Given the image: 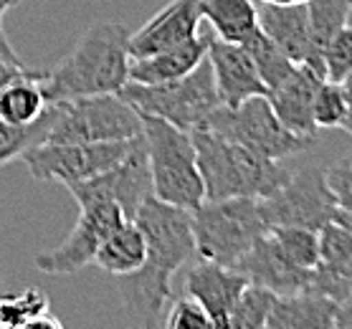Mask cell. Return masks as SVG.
Here are the masks:
<instances>
[{"instance_id":"2e32d148","label":"cell","mask_w":352,"mask_h":329,"mask_svg":"<svg viewBox=\"0 0 352 329\" xmlns=\"http://www.w3.org/2000/svg\"><path fill=\"white\" fill-rule=\"evenodd\" d=\"M258 25L269 38L287 54L294 64L312 66L324 76V66L312 49V31H309V10L307 3L299 5H258Z\"/></svg>"},{"instance_id":"ffe728a7","label":"cell","mask_w":352,"mask_h":329,"mask_svg":"<svg viewBox=\"0 0 352 329\" xmlns=\"http://www.w3.org/2000/svg\"><path fill=\"white\" fill-rule=\"evenodd\" d=\"M337 302L314 291L276 297L266 329H335Z\"/></svg>"},{"instance_id":"d6986e66","label":"cell","mask_w":352,"mask_h":329,"mask_svg":"<svg viewBox=\"0 0 352 329\" xmlns=\"http://www.w3.org/2000/svg\"><path fill=\"white\" fill-rule=\"evenodd\" d=\"M206 56H208V33L195 36L183 46L153 54V56L129 58V81H137V84L175 81L185 73H190Z\"/></svg>"},{"instance_id":"7402d4cb","label":"cell","mask_w":352,"mask_h":329,"mask_svg":"<svg viewBox=\"0 0 352 329\" xmlns=\"http://www.w3.org/2000/svg\"><path fill=\"white\" fill-rule=\"evenodd\" d=\"M200 13L210 23V33L228 43L246 46L261 31L254 0H200Z\"/></svg>"},{"instance_id":"ba28073f","label":"cell","mask_w":352,"mask_h":329,"mask_svg":"<svg viewBox=\"0 0 352 329\" xmlns=\"http://www.w3.org/2000/svg\"><path fill=\"white\" fill-rule=\"evenodd\" d=\"M203 129H210L236 145L276 162L305 152L314 145L312 137H302L284 127L266 97H251L239 106L221 104L210 112Z\"/></svg>"},{"instance_id":"d590c367","label":"cell","mask_w":352,"mask_h":329,"mask_svg":"<svg viewBox=\"0 0 352 329\" xmlns=\"http://www.w3.org/2000/svg\"><path fill=\"white\" fill-rule=\"evenodd\" d=\"M25 73H31V69H25L21 61H8V58H0V89H6L8 84H13L16 79H23Z\"/></svg>"},{"instance_id":"ee69618b","label":"cell","mask_w":352,"mask_h":329,"mask_svg":"<svg viewBox=\"0 0 352 329\" xmlns=\"http://www.w3.org/2000/svg\"><path fill=\"white\" fill-rule=\"evenodd\" d=\"M344 132H347V135H352V120H347V122H344Z\"/></svg>"},{"instance_id":"74e56055","label":"cell","mask_w":352,"mask_h":329,"mask_svg":"<svg viewBox=\"0 0 352 329\" xmlns=\"http://www.w3.org/2000/svg\"><path fill=\"white\" fill-rule=\"evenodd\" d=\"M21 329H64V324L54 317V314H41V317H36V319H31L25 327H21Z\"/></svg>"},{"instance_id":"f35d334b","label":"cell","mask_w":352,"mask_h":329,"mask_svg":"<svg viewBox=\"0 0 352 329\" xmlns=\"http://www.w3.org/2000/svg\"><path fill=\"white\" fill-rule=\"evenodd\" d=\"M0 58H8V61H21L18 54L13 51L10 41L6 38V31H3V23H0Z\"/></svg>"},{"instance_id":"4fadbf2b","label":"cell","mask_w":352,"mask_h":329,"mask_svg":"<svg viewBox=\"0 0 352 329\" xmlns=\"http://www.w3.org/2000/svg\"><path fill=\"white\" fill-rule=\"evenodd\" d=\"M208 64L213 69L218 99L223 106H239L251 97H266V84L246 46L228 43L208 33Z\"/></svg>"},{"instance_id":"5b68a950","label":"cell","mask_w":352,"mask_h":329,"mask_svg":"<svg viewBox=\"0 0 352 329\" xmlns=\"http://www.w3.org/2000/svg\"><path fill=\"white\" fill-rule=\"evenodd\" d=\"M142 135V114L120 94H94L48 104V129L43 142L91 145L120 142Z\"/></svg>"},{"instance_id":"44dd1931","label":"cell","mask_w":352,"mask_h":329,"mask_svg":"<svg viewBox=\"0 0 352 329\" xmlns=\"http://www.w3.org/2000/svg\"><path fill=\"white\" fill-rule=\"evenodd\" d=\"M147 258V241H144L142 228L137 225V220L127 218L120 228H114L104 238V243L96 251L94 264L102 271L112 273L114 279L129 276V273L140 271Z\"/></svg>"},{"instance_id":"4dcf8cb0","label":"cell","mask_w":352,"mask_h":329,"mask_svg":"<svg viewBox=\"0 0 352 329\" xmlns=\"http://www.w3.org/2000/svg\"><path fill=\"white\" fill-rule=\"evenodd\" d=\"M307 291L329 297L332 302H344L352 297V258L342 264H320L314 269L312 284Z\"/></svg>"},{"instance_id":"f6af8a7d","label":"cell","mask_w":352,"mask_h":329,"mask_svg":"<svg viewBox=\"0 0 352 329\" xmlns=\"http://www.w3.org/2000/svg\"><path fill=\"white\" fill-rule=\"evenodd\" d=\"M347 3H350V5H352V0H347Z\"/></svg>"},{"instance_id":"f546056e","label":"cell","mask_w":352,"mask_h":329,"mask_svg":"<svg viewBox=\"0 0 352 329\" xmlns=\"http://www.w3.org/2000/svg\"><path fill=\"white\" fill-rule=\"evenodd\" d=\"M314 124L317 129H337L344 127V122L350 120V109H347V99H344V91L337 81L324 79L317 87V94H314Z\"/></svg>"},{"instance_id":"7c38bea8","label":"cell","mask_w":352,"mask_h":329,"mask_svg":"<svg viewBox=\"0 0 352 329\" xmlns=\"http://www.w3.org/2000/svg\"><path fill=\"white\" fill-rule=\"evenodd\" d=\"M66 190L79 203V208L94 205V203H117L124 210V216L135 220L140 205L153 195V177H150L144 137L137 139L135 150L114 168L104 170L102 175L81 180V183L66 185Z\"/></svg>"},{"instance_id":"83f0119b","label":"cell","mask_w":352,"mask_h":329,"mask_svg":"<svg viewBox=\"0 0 352 329\" xmlns=\"http://www.w3.org/2000/svg\"><path fill=\"white\" fill-rule=\"evenodd\" d=\"M269 236L296 266L307 271H314L320 266V233L294 225H274L269 228Z\"/></svg>"},{"instance_id":"8992f818","label":"cell","mask_w":352,"mask_h":329,"mask_svg":"<svg viewBox=\"0 0 352 329\" xmlns=\"http://www.w3.org/2000/svg\"><path fill=\"white\" fill-rule=\"evenodd\" d=\"M192 218V238L198 258H208L216 264H239L254 243L269 231L258 198H223V201H203Z\"/></svg>"},{"instance_id":"9a60e30c","label":"cell","mask_w":352,"mask_h":329,"mask_svg":"<svg viewBox=\"0 0 352 329\" xmlns=\"http://www.w3.org/2000/svg\"><path fill=\"white\" fill-rule=\"evenodd\" d=\"M236 269H239L251 284H256L261 289H269L272 294H276V297L307 291L314 276V271H307L302 266H296L294 261L276 246V241L269 236V231L243 253V258L236 264Z\"/></svg>"},{"instance_id":"3957f363","label":"cell","mask_w":352,"mask_h":329,"mask_svg":"<svg viewBox=\"0 0 352 329\" xmlns=\"http://www.w3.org/2000/svg\"><path fill=\"white\" fill-rule=\"evenodd\" d=\"M190 137L198 155L206 201H223V198L261 201L276 193L292 175V170L281 168V162L251 152L210 129H192Z\"/></svg>"},{"instance_id":"6da1fadb","label":"cell","mask_w":352,"mask_h":329,"mask_svg":"<svg viewBox=\"0 0 352 329\" xmlns=\"http://www.w3.org/2000/svg\"><path fill=\"white\" fill-rule=\"evenodd\" d=\"M147 241V258L140 271L122 276L124 309L142 329H155L162 306L173 299V276L195 256L190 210L150 195L135 216Z\"/></svg>"},{"instance_id":"cb8c5ba5","label":"cell","mask_w":352,"mask_h":329,"mask_svg":"<svg viewBox=\"0 0 352 329\" xmlns=\"http://www.w3.org/2000/svg\"><path fill=\"white\" fill-rule=\"evenodd\" d=\"M274 299H276V294H272L269 289L248 284L239 302L216 324V329H266V319H269Z\"/></svg>"},{"instance_id":"8fae6325","label":"cell","mask_w":352,"mask_h":329,"mask_svg":"<svg viewBox=\"0 0 352 329\" xmlns=\"http://www.w3.org/2000/svg\"><path fill=\"white\" fill-rule=\"evenodd\" d=\"M124 220H127V216L117 203L84 205L79 213V220L72 228V233L66 236V241L56 249L36 253L33 266L38 271L54 273V276H69V273L81 271L89 264H94L99 246Z\"/></svg>"},{"instance_id":"7bdbcfd3","label":"cell","mask_w":352,"mask_h":329,"mask_svg":"<svg viewBox=\"0 0 352 329\" xmlns=\"http://www.w3.org/2000/svg\"><path fill=\"white\" fill-rule=\"evenodd\" d=\"M18 0H0V23H3V18H6V13H8L13 5H16Z\"/></svg>"},{"instance_id":"e0dca14e","label":"cell","mask_w":352,"mask_h":329,"mask_svg":"<svg viewBox=\"0 0 352 329\" xmlns=\"http://www.w3.org/2000/svg\"><path fill=\"white\" fill-rule=\"evenodd\" d=\"M324 76L320 71H314L312 66L296 64L294 71L289 73L287 79L269 89V104L281 120V124L292 132L302 137H317V124H314V94Z\"/></svg>"},{"instance_id":"9c48e42d","label":"cell","mask_w":352,"mask_h":329,"mask_svg":"<svg viewBox=\"0 0 352 329\" xmlns=\"http://www.w3.org/2000/svg\"><path fill=\"white\" fill-rule=\"evenodd\" d=\"M258 203L269 228L294 225L320 233L329 220H335L337 213V198L329 190L324 168L296 170L276 193L261 198Z\"/></svg>"},{"instance_id":"d6a6232c","label":"cell","mask_w":352,"mask_h":329,"mask_svg":"<svg viewBox=\"0 0 352 329\" xmlns=\"http://www.w3.org/2000/svg\"><path fill=\"white\" fill-rule=\"evenodd\" d=\"M165 329H216V321L206 306L185 294L170 304Z\"/></svg>"},{"instance_id":"b9f144b4","label":"cell","mask_w":352,"mask_h":329,"mask_svg":"<svg viewBox=\"0 0 352 329\" xmlns=\"http://www.w3.org/2000/svg\"><path fill=\"white\" fill-rule=\"evenodd\" d=\"M258 3H269V5H299V3H309V0H258Z\"/></svg>"},{"instance_id":"5bb4252c","label":"cell","mask_w":352,"mask_h":329,"mask_svg":"<svg viewBox=\"0 0 352 329\" xmlns=\"http://www.w3.org/2000/svg\"><path fill=\"white\" fill-rule=\"evenodd\" d=\"M200 0H173L142 28L129 33V58L153 56L200 36Z\"/></svg>"},{"instance_id":"7a4b0ae2","label":"cell","mask_w":352,"mask_h":329,"mask_svg":"<svg viewBox=\"0 0 352 329\" xmlns=\"http://www.w3.org/2000/svg\"><path fill=\"white\" fill-rule=\"evenodd\" d=\"M129 33L122 23L91 25L76 49L56 69L41 76L48 104L94 94H120L129 81Z\"/></svg>"},{"instance_id":"e575fe53","label":"cell","mask_w":352,"mask_h":329,"mask_svg":"<svg viewBox=\"0 0 352 329\" xmlns=\"http://www.w3.org/2000/svg\"><path fill=\"white\" fill-rule=\"evenodd\" d=\"M324 172H327L329 190L337 198V208L352 213V157L329 165L324 168Z\"/></svg>"},{"instance_id":"ac0fdd59","label":"cell","mask_w":352,"mask_h":329,"mask_svg":"<svg viewBox=\"0 0 352 329\" xmlns=\"http://www.w3.org/2000/svg\"><path fill=\"white\" fill-rule=\"evenodd\" d=\"M251 281L233 266L216 264L208 258H198L185 273V294L208 309L213 321H221L228 314Z\"/></svg>"},{"instance_id":"30bf717a","label":"cell","mask_w":352,"mask_h":329,"mask_svg":"<svg viewBox=\"0 0 352 329\" xmlns=\"http://www.w3.org/2000/svg\"><path fill=\"white\" fill-rule=\"evenodd\" d=\"M142 137V135H140ZM120 139V142H91V145H56V142H41L28 147L21 160L36 180L66 185L81 183L94 175H102L104 170L114 168L132 150L137 139Z\"/></svg>"},{"instance_id":"52a82bcc","label":"cell","mask_w":352,"mask_h":329,"mask_svg":"<svg viewBox=\"0 0 352 329\" xmlns=\"http://www.w3.org/2000/svg\"><path fill=\"white\" fill-rule=\"evenodd\" d=\"M120 97L129 102L140 114L160 117V120L185 129V132L203 127L210 112L221 106L208 56L203 58L190 73H185L175 81H165V84L127 81L120 89Z\"/></svg>"},{"instance_id":"603a6c76","label":"cell","mask_w":352,"mask_h":329,"mask_svg":"<svg viewBox=\"0 0 352 329\" xmlns=\"http://www.w3.org/2000/svg\"><path fill=\"white\" fill-rule=\"evenodd\" d=\"M43 71L25 73L23 79H16L6 89H0V120L25 127L43 117L48 109V99L41 87Z\"/></svg>"},{"instance_id":"ab89813d","label":"cell","mask_w":352,"mask_h":329,"mask_svg":"<svg viewBox=\"0 0 352 329\" xmlns=\"http://www.w3.org/2000/svg\"><path fill=\"white\" fill-rule=\"evenodd\" d=\"M340 87L344 91V99H347V109H350V120H352V71L340 81Z\"/></svg>"},{"instance_id":"277c9868","label":"cell","mask_w":352,"mask_h":329,"mask_svg":"<svg viewBox=\"0 0 352 329\" xmlns=\"http://www.w3.org/2000/svg\"><path fill=\"white\" fill-rule=\"evenodd\" d=\"M142 137L153 177V195L177 208L195 210L206 201V188L190 132L160 117L142 114Z\"/></svg>"},{"instance_id":"484cf974","label":"cell","mask_w":352,"mask_h":329,"mask_svg":"<svg viewBox=\"0 0 352 329\" xmlns=\"http://www.w3.org/2000/svg\"><path fill=\"white\" fill-rule=\"evenodd\" d=\"M48 297L38 286L0 294V329H21L48 312Z\"/></svg>"},{"instance_id":"8d00e7d4","label":"cell","mask_w":352,"mask_h":329,"mask_svg":"<svg viewBox=\"0 0 352 329\" xmlns=\"http://www.w3.org/2000/svg\"><path fill=\"white\" fill-rule=\"evenodd\" d=\"M335 329H352V297L337 304V321Z\"/></svg>"},{"instance_id":"bcb514c9","label":"cell","mask_w":352,"mask_h":329,"mask_svg":"<svg viewBox=\"0 0 352 329\" xmlns=\"http://www.w3.org/2000/svg\"><path fill=\"white\" fill-rule=\"evenodd\" d=\"M18 3H21V0H18Z\"/></svg>"},{"instance_id":"1f68e13d","label":"cell","mask_w":352,"mask_h":329,"mask_svg":"<svg viewBox=\"0 0 352 329\" xmlns=\"http://www.w3.org/2000/svg\"><path fill=\"white\" fill-rule=\"evenodd\" d=\"M324 79L340 81L352 71V25H342L324 49Z\"/></svg>"},{"instance_id":"f1b7e54d","label":"cell","mask_w":352,"mask_h":329,"mask_svg":"<svg viewBox=\"0 0 352 329\" xmlns=\"http://www.w3.org/2000/svg\"><path fill=\"white\" fill-rule=\"evenodd\" d=\"M46 129L48 109L43 112L41 120H36L33 124H25V127H16V124H8V122L0 120V165L21 157L28 147L41 145L46 139Z\"/></svg>"},{"instance_id":"836d02e7","label":"cell","mask_w":352,"mask_h":329,"mask_svg":"<svg viewBox=\"0 0 352 329\" xmlns=\"http://www.w3.org/2000/svg\"><path fill=\"white\" fill-rule=\"evenodd\" d=\"M352 258V233L337 220L320 231V264H342Z\"/></svg>"},{"instance_id":"60d3db41","label":"cell","mask_w":352,"mask_h":329,"mask_svg":"<svg viewBox=\"0 0 352 329\" xmlns=\"http://www.w3.org/2000/svg\"><path fill=\"white\" fill-rule=\"evenodd\" d=\"M335 220H337V223H342L344 228H347V231L352 233V213H347V210H342V208H337Z\"/></svg>"},{"instance_id":"d4e9b609","label":"cell","mask_w":352,"mask_h":329,"mask_svg":"<svg viewBox=\"0 0 352 329\" xmlns=\"http://www.w3.org/2000/svg\"><path fill=\"white\" fill-rule=\"evenodd\" d=\"M350 3L347 0H309L307 3V10H309V31H312V49L314 56L320 58L324 56V49L332 41L342 25H347V18H350ZM324 66V61H322Z\"/></svg>"},{"instance_id":"4316f807","label":"cell","mask_w":352,"mask_h":329,"mask_svg":"<svg viewBox=\"0 0 352 329\" xmlns=\"http://www.w3.org/2000/svg\"><path fill=\"white\" fill-rule=\"evenodd\" d=\"M246 49H248V54H251V58H254V64H256L258 76L264 79L266 94H269V89L281 84L289 73L294 71L296 64L279 49V46H276V43H274L272 38H269V36H266L264 31H258L254 38L248 41Z\"/></svg>"}]
</instances>
